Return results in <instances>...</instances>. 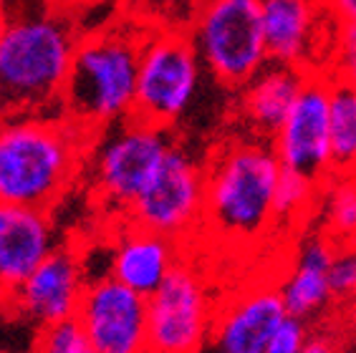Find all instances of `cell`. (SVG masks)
<instances>
[{"instance_id": "cell-1", "label": "cell", "mask_w": 356, "mask_h": 353, "mask_svg": "<svg viewBox=\"0 0 356 353\" xmlns=\"http://www.w3.org/2000/svg\"><path fill=\"white\" fill-rule=\"evenodd\" d=\"M91 139L61 109L0 116V202L51 210L83 172Z\"/></svg>"}, {"instance_id": "cell-2", "label": "cell", "mask_w": 356, "mask_h": 353, "mask_svg": "<svg viewBox=\"0 0 356 353\" xmlns=\"http://www.w3.org/2000/svg\"><path fill=\"white\" fill-rule=\"evenodd\" d=\"M79 35L74 18L54 8L3 18L0 116L61 109Z\"/></svg>"}, {"instance_id": "cell-3", "label": "cell", "mask_w": 356, "mask_h": 353, "mask_svg": "<svg viewBox=\"0 0 356 353\" xmlns=\"http://www.w3.org/2000/svg\"><path fill=\"white\" fill-rule=\"evenodd\" d=\"M281 162L263 136L230 139L205 164L202 230L225 243L263 240L275 230V187Z\"/></svg>"}, {"instance_id": "cell-4", "label": "cell", "mask_w": 356, "mask_h": 353, "mask_svg": "<svg viewBox=\"0 0 356 353\" xmlns=\"http://www.w3.org/2000/svg\"><path fill=\"white\" fill-rule=\"evenodd\" d=\"M144 33L147 26L127 13V21L79 35L61 94L63 114L91 131L134 114Z\"/></svg>"}, {"instance_id": "cell-5", "label": "cell", "mask_w": 356, "mask_h": 353, "mask_svg": "<svg viewBox=\"0 0 356 353\" xmlns=\"http://www.w3.org/2000/svg\"><path fill=\"white\" fill-rule=\"evenodd\" d=\"M172 144V129L144 122L134 114L102 126L94 131L83 164L91 190L106 207L124 212L127 217L134 199L157 174Z\"/></svg>"}, {"instance_id": "cell-6", "label": "cell", "mask_w": 356, "mask_h": 353, "mask_svg": "<svg viewBox=\"0 0 356 353\" xmlns=\"http://www.w3.org/2000/svg\"><path fill=\"white\" fill-rule=\"evenodd\" d=\"M202 74L205 68L187 28H147L139 56L134 116L172 129L195 106Z\"/></svg>"}, {"instance_id": "cell-7", "label": "cell", "mask_w": 356, "mask_h": 353, "mask_svg": "<svg viewBox=\"0 0 356 353\" xmlns=\"http://www.w3.org/2000/svg\"><path fill=\"white\" fill-rule=\"evenodd\" d=\"M187 31L202 68L225 88L245 86L270 61L261 0H202Z\"/></svg>"}, {"instance_id": "cell-8", "label": "cell", "mask_w": 356, "mask_h": 353, "mask_svg": "<svg viewBox=\"0 0 356 353\" xmlns=\"http://www.w3.org/2000/svg\"><path fill=\"white\" fill-rule=\"evenodd\" d=\"M218 303L187 260H179L165 283L147 298V353H200L213 336Z\"/></svg>"}, {"instance_id": "cell-9", "label": "cell", "mask_w": 356, "mask_h": 353, "mask_svg": "<svg viewBox=\"0 0 356 353\" xmlns=\"http://www.w3.org/2000/svg\"><path fill=\"white\" fill-rule=\"evenodd\" d=\"M205 164L177 142L167 151L157 174L127 212V220L172 240H187L202 230Z\"/></svg>"}, {"instance_id": "cell-10", "label": "cell", "mask_w": 356, "mask_h": 353, "mask_svg": "<svg viewBox=\"0 0 356 353\" xmlns=\"http://www.w3.org/2000/svg\"><path fill=\"white\" fill-rule=\"evenodd\" d=\"M329 91L331 76L326 71H311L301 94L288 111L286 122L270 139V147L283 170L306 174L316 182H323L334 172L329 136Z\"/></svg>"}, {"instance_id": "cell-11", "label": "cell", "mask_w": 356, "mask_h": 353, "mask_svg": "<svg viewBox=\"0 0 356 353\" xmlns=\"http://www.w3.org/2000/svg\"><path fill=\"white\" fill-rule=\"evenodd\" d=\"M261 21L270 61L323 71L336 21L321 0H261Z\"/></svg>"}, {"instance_id": "cell-12", "label": "cell", "mask_w": 356, "mask_h": 353, "mask_svg": "<svg viewBox=\"0 0 356 353\" xmlns=\"http://www.w3.org/2000/svg\"><path fill=\"white\" fill-rule=\"evenodd\" d=\"M76 320L99 353H147V298L111 275L86 283Z\"/></svg>"}, {"instance_id": "cell-13", "label": "cell", "mask_w": 356, "mask_h": 353, "mask_svg": "<svg viewBox=\"0 0 356 353\" xmlns=\"http://www.w3.org/2000/svg\"><path fill=\"white\" fill-rule=\"evenodd\" d=\"M86 283L89 280L83 272L81 255L66 245H58L18 286L15 300L23 315L43 328L76 318Z\"/></svg>"}, {"instance_id": "cell-14", "label": "cell", "mask_w": 356, "mask_h": 353, "mask_svg": "<svg viewBox=\"0 0 356 353\" xmlns=\"http://www.w3.org/2000/svg\"><path fill=\"white\" fill-rule=\"evenodd\" d=\"M58 247L48 210L0 202V288L15 293Z\"/></svg>"}, {"instance_id": "cell-15", "label": "cell", "mask_w": 356, "mask_h": 353, "mask_svg": "<svg viewBox=\"0 0 356 353\" xmlns=\"http://www.w3.org/2000/svg\"><path fill=\"white\" fill-rule=\"evenodd\" d=\"M278 286H255L218 308L213 338L220 353H266L275 328L286 320Z\"/></svg>"}, {"instance_id": "cell-16", "label": "cell", "mask_w": 356, "mask_h": 353, "mask_svg": "<svg viewBox=\"0 0 356 353\" xmlns=\"http://www.w3.org/2000/svg\"><path fill=\"white\" fill-rule=\"evenodd\" d=\"M179 243L127 220L124 232L111 243V278L149 298L179 263Z\"/></svg>"}, {"instance_id": "cell-17", "label": "cell", "mask_w": 356, "mask_h": 353, "mask_svg": "<svg viewBox=\"0 0 356 353\" xmlns=\"http://www.w3.org/2000/svg\"><path fill=\"white\" fill-rule=\"evenodd\" d=\"M336 247L339 243L323 230L309 232L301 238L286 278L278 283L288 315L309 320L331 306L334 293H331L329 270Z\"/></svg>"}, {"instance_id": "cell-18", "label": "cell", "mask_w": 356, "mask_h": 353, "mask_svg": "<svg viewBox=\"0 0 356 353\" xmlns=\"http://www.w3.org/2000/svg\"><path fill=\"white\" fill-rule=\"evenodd\" d=\"M306 76L309 71L298 66L268 61L245 86H240L238 106L248 131L270 142L301 94Z\"/></svg>"}, {"instance_id": "cell-19", "label": "cell", "mask_w": 356, "mask_h": 353, "mask_svg": "<svg viewBox=\"0 0 356 353\" xmlns=\"http://www.w3.org/2000/svg\"><path fill=\"white\" fill-rule=\"evenodd\" d=\"M316 215L339 245L356 243V172H331L321 182Z\"/></svg>"}, {"instance_id": "cell-20", "label": "cell", "mask_w": 356, "mask_h": 353, "mask_svg": "<svg viewBox=\"0 0 356 353\" xmlns=\"http://www.w3.org/2000/svg\"><path fill=\"white\" fill-rule=\"evenodd\" d=\"M329 136L334 172H356V86L331 79Z\"/></svg>"}, {"instance_id": "cell-21", "label": "cell", "mask_w": 356, "mask_h": 353, "mask_svg": "<svg viewBox=\"0 0 356 353\" xmlns=\"http://www.w3.org/2000/svg\"><path fill=\"white\" fill-rule=\"evenodd\" d=\"M318 190H321V182H316L306 174H298V172L281 170L273 202L275 227H298L311 215H316Z\"/></svg>"}, {"instance_id": "cell-22", "label": "cell", "mask_w": 356, "mask_h": 353, "mask_svg": "<svg viewBox=\"0 0 356 353\" xmlns=\"http://www.w3.org/2000/svg\"><path fill=\"white\" fill-rule=\"evenodd\" d=\"M127 13L147 28H190L202 0H122Z\"/></svg>"}, {"instance_id": "cell-23", "label": "cell", "mask_w": 356, "mask_h": 353, "mask_svg": "<svg viewBox=\"0 0 356 353\" xmlns=\"http://www.w3.org/2000/svg\"><path fill=\"white\" fill-rule=\"evenodd\" d=\"M323 71L356 86V23H336Z\"/></svg>"}, {"instance_id": "cell-24", "label": "cell", "mask_w": 356, "mask_h": 353, "mask_svg": "<svg viewBox=\"0 0 356 353\" xmlns=\"http://www.w3.org/2000/svg\"><path fill=\"white\" fill-rule=\"evenodd\" d=\"M33 353H99L91 340L86 338L83 328L79 326V320H58L51 326L41 328V336L35 340Z\"/></svg>"}, {"instance_id": "cell-25", "label": "cell", "mask_w": 356, "mask_h": 353, "mask_svg": "<svg viewBox=\"0 0 356 353\" xmlns=\"http://www.w3.org/2000/svg\"><path fill=\"white\" fill-rule=\"evenodd\" d=\"M331 293L339 300H356V243L339 245L331 260Z\"/></svg>"}, {"instance_id": "cell-26", "label": "cell", "mask_w": 356, "mask_h": 353, "mask_svg": "<svg viewBox=\"0 0 356 353\" xmlns=\"http://www.w3.org/2000/svg\"><path fill=\"white\" fill-rule=\"evenodd\" d=\"M309 336L311 333L306 328V320L296 318V315H286V320L275 328V333L268 340L266 353H301Z\"/></svg>"}, {"instance_id": "cell-27", "label": "cell", "mask_w": 356, "mask_h": 353, "mask_svg": "<svg viewBox=\"0 0 356 353\" xmlns=\"http://www.w3.org/2000/svg\"><path fill=\"white\" fill-rule=\"evenodd\" d=\"M336 23H356V0H321Z\"/></svg>"}, {"instance_id": "cell-28", "label": "cell", "mask_w": 356, "mask_h": 353, "mask_svg": "<svg viewBox=\"0 0 356 353\" xmlns=\"http://www.w3.org/2000/svg\"><path fill=\"white\" fill-rule=\"evenodd\" d=\"M301 353H339V343H336L331 336H323V333H314L309 336L306 346Z\"/></svg>"}, {"instance_id": "cell-29", "label": "cell", "mask_w": 356, "mask_h": 353, "mask_svg": "<svg viewBox=\"0 0 356 353\" xmlns=\"http://www.w3.org/2000/svg\"><path fill=\"white\" fill-rule=\"evenodd\" d=\"M46 3H48V8H54V10H58V13L71 15L74 10H86V8L99 6V3H104V0H46Z\"/></svg>"}, {"instance_id": "cell-30", "label": "cell", "mask_w": 356, "mask_h": 353, "mask_svg": "<svg viewBox=\"0 0 356 353\" xmlns=\"http://www.w3.org/2000/svg\"><path fill=\"white\" fill-rule=\"evenodd\" d=\"M3 18H6V10H3V6H0V23H3Z\"/></svg>"}]
</instances>
